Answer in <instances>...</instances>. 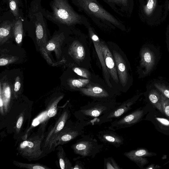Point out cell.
<instances>
[{
    "instance_id": "obj_10",
    "label": "cell",
    "mask_w": 169,
    "mask_h": 169,
    "mask_svg": "<svg viewBox=\"0 0 169 169\" xmlns=\"http://www.w3.org/2000/svg\"><path fill=\"white\" fill-rule=\"evenodd\" d=\"M72 1L75 4L79 5L100 18L106 20L116 25H120L118 21L101 8L95 2V0H72Z\"/></svg>"
},
{
    "instance_id": "obj_23",
    "label": "cell",
    "mask_w": 169,
    "mask_h": 169,
    "mask_svg": "<svg viewBox=\"0 0 169 169\" xmlns=\"http://www.w3.org/2000/svg\"><path fill=\"white\" fill-rule=\"evenodd\" d=\"M156 89L169 99V87L163 83H156L154 84Z\"/></svg>"
},
{
    "instance_id": "obj_22",
    "label": "cell",
    "mask_w": 169,
    "mask_h": 169,
    "mask_svg": "<svg viewBox=\"0 0 169 169\" xmlns=\"http://www.w3.org/2000/svg\"><path fill=\"white\" fill-rule=\"evenodd\" d=\"M72 65V69L73 72L84 78L97 81H101L104 80L100 78L99 76L95 75L91 73L89 69L73 64Z\"/></svg>"
},
{
    "instance_id": "obj_36",
    "label": "cell",
    "mask_w": 169,
    "mask_h": 169,
    "mask_svg": "<svg viewBox=\"0 0 169 169\" xmlns=\"http://www.w3.org/2000/svg\"><path fill=\"white\" fill-rule=\"evenodd\" d=\"M154 2L153 0H149L147 5V8L149 9H152L153 7Z\"/></svg>"
},
{
    "instance_id": "obj_1",
    "label": "cell",
    "mask_w": 169,
    "mask_h": 169,
    "mask_svg": "<svg viewBox=\"0 0 169 169\" xmlns=\"http://www.w3.org/2000/svg\"><path fill=\"white\" fill-rule=\"evenodd\" d=\"M50 6L52 12L42 8L41 11L46 19L65 30L80 23V16L73 9L68 0H52Z\"/></svg>"
},
{
    "instance_id": "obj_38",
    "label": "cell",
    "mask_w": 169,
    "mask_h": 169,
    "mask_svg": "<svg viewBox=\"0 0 169 169\" xmlns=\"http://www.w3.org/2000/svg\"><path fill=\"white\" fill-rule=\"evenodd\" d=\"M83 167H80L79 165H78V164L76 165H75V167L73 168V169H83Z\"/></svg>"
},
{
    "instance_id": "obj_20",
    "label": "cell",
    "mask_w": 169,
    "mask_h": 169,
    "mask_svg": "<svg viewBox=\"0 0 169 169\" xmlns=\"http://www.w3.org/2000/svg\"><path fill=\"white\" fill-rule=\"evenodd\" d=\"M24 16L20 17L16 19L13 27L14 38L17 44H19L22 42L24 35Z\"/></svg>"
},
{
    "instance_id": "obj_39",
    "label": "cell",
    "mask_w": 169,
    "mask_h": 169,
    "mask_svg": "<svg viewBox=\"0 0 169 169\" xmlns=\"http://www.w3.org/2000/svg\"><path fill=\"white\" fill-rule=\"evenodd\" d=\"M3 105V101L2 97V94H1V97H0V106L2 107Z\"/></svg>"
},
{
    "instance_id": "obj_30",
    "label": "cell",
    "mask_w": 169,
    "mask_h": 169,
    "mask_svg": "<svg viewBox=\"0 0 169 169\" xmlns=\"http://www.w3.org/2000/svg\"><path fill=\"white\" fill-rule=\"evenodd\" d=\"M21 87V84L20 82V79L19 77H17L16 79L14 84V90L15 92L18 91Z\"/></svg>"
},
{
    "instance_id": "obj_32",
    "label": "cell",
    "mask_w": 169,
    "mask_h": 169,
    "mask_svg": "<svg viewBox=\"0 0 169 169\" xmlns=\"http://www.w3.org/2000/svg\"><path fill=\"white\" fill-rule=\"evenodd\" d=\"M24 121V118L22 116H21L19 118L18 120L16 127L18 129H20L22 126Z\"/></svg>"
},
{
    "instance_id": "obj_24",
    "label": "cell",
    "mask_w": 169,
    "mask_h": 169,
    "mask_svg": "<svg viewBox=\"0 0 169 169\" xmlns=\"http://www.w3.org/2000/svg\"><path fill=\"white\" fill-rule=\"evenodd\" d=\"M161 98L164 115L169 119V99L161 93Z\"/></svg>"
},
{
    "instance_id": "obj_34",
    "label": "cell",
    "mask_w": 169,
    "mask_h": 169,
    "mask_svg": "<svg viewBox=\"0 0 169 169\" xmlns=\"http://www.w3.org/2000/svg\"><path fill=\"white\" fill-rule=\"evenodd\" d=\"M161 167L159 166V165H155L154 164H151L147 166L145 168H144V169H160Z\"/></svg>"
},
{
    "instance_id": "obj_9",
    "label": "cell",
    "mask_w": 169,
    "mask_h": 169,
    "mask_svg": "<svg viewBox=\"0 0 169 169\" xmlns=\"http://www.w3.org/2000/svg\"><path fill=\"white\" fill-rule=\"evenodd\" d=\"M16 19L9 10L0 17V44L3 45L14 37L13 27Z\"/></svg>"
},
{
    "instance_id": "obj_19",
    "label": "cell",
    "mask_w": 169,
    "mask_h": 169,
    "mask_svg": "<svg viewBox=\"0 0 169 169\" xmlns=\"http://www.w3.org/2000/svg\"><path fill=\"white\" fill-rule=\"evenodd\" d=\"M147 97L149 103L164 114L161 104V93L160 91L156 89L151 90L148 93Z\"/></svg>"
},
{
    "instance_id": "obj_15",
    "label": "cell",
    "mask_w": 169,
    "mask_h": 169,
    "mask_svg": "<svg viewBox=\"0 0 169 169\" xmlns=\"http://www.w3.org/2000/svg\"><path fill=\"white\" fill-rule=\"evenodd\" d=\"M97 142L93 139L82 140L74 145L75 153L83 157L90 156L97 149Z\"/></svg>"
},
{
    "instance_id": "obj_5",
    "label": "cell",
    "mask_w": 169,
    "mask_h": 169,
    "mask_svg": "<svg viewBox=\"0 0 169 169\" xmlns=\"http://www.w3.org/2000/svg\"><path fill=\"white\" fill-rule=\"evenodd\" d=\"M101 44L105 64L110 76L112 85L116 91H121L117 68L113 56L106 43L101 40Z\"/></svg>"
},
{
    "instance_id": "obj_16",
    "label": "cell",
    "mask_w": 169,
    "mask_h": 169,
    "mask_svg": "<svg viewBox=\"0 0 169 169\" xmlns=\"http://www.w3.org/2000/svg\"><path fill=\"white\" fill-rule=\"evenodd\" d=\"M65 39V33L60 29L56 32L51 39L48 41L45 47L46 51H54L56 58L59 59L62 54L61 47Z\"/></svg>"
},
{
    "instance_id": "obj_4",
    "label": "cell",
    "mask_w": 169,
    "mask_h": 169,
    "mask_svg": "<svg viewBox=\"0 0 169 169\" xmlns=\"http://www.w3.org/2000/svg\"><path fill=\"white\" fill-rule=\"evenodd\" d=\"M79 91L84 96L97 99H110L116 92H118L109 88L105 82L93 83Z\"/></svg>"
},
{
    "instance_id": "obj_14",
    "label": "cell",
    "mask_w": 169,
    "mask_h": 169,
    "mask_svg": "<svg viewBox=\"0 0 169 169\" xmlns=\"http://www.w3.org/2000/svg\"><path fill=\"white\" fill-rule=\"evenodd\" d=\"M89 33L91 40H92L95 50H96L98 59H99L101 63L104 80L109 88L115 90L112 85L110 76L105 64L104 56L101 50V41L97 35L95 34L92 30H90Z\"/></svg>"
},
{
    "instance_id": "obj_26",
    "label": "cell",
    "mask_w": 169,
    "mask_h": 169,
    "mask_svg": "<svg viewBox=\"0 0 169 169\" xmlns=\"http://www.w3.org/2000/svg\"><path fill=\"white\" fill-rule=\"evenodd\" d=\"M81 132L73 131L63 136L61 140L63 142H68L78 136L80 134Z\"/></svg>"
},
{
    "instance_id": "obj_7",
    "label": "cell",
    "mask_w": 169,
    "mask_h": 169,
    "mask_svg": "<svg viewBox=\"0 0 169 169\" xmlns=\"http://www.w3.org/2000/svg\"><path fill=\"white\" fill-rule=\"evenodd\" d=\"M143 120L151 122L158 132L169 136V119L151 104Z\"/></svg>"
},
{
    "instance_id": "obj_12",
    "label": "cell",
    "mask_w": 169,
    "mask_h": 169,
    "mask_svg": "<svg viewBox=\"0 0 169 169\" xmlns=\"http://www.w3.org/2000/svg\"><path fill=\"white\" fill-rule=\"evenodd\" d=\"M140 55L141 61L138 70L143 75H145L149 73L155 65L156 56L153 51L147 47L142 49Z\"/></svg>"
},
{
    "instance_id": "obj_18",
    "label": "cell",
    "mask_w": 169,
    "mask_h": 169,
    "mask_svg": "<svg viewBox=\"0 0 169 169\" xmlns=\"http://www.w3.org/2000/svg\"><path fill=\"white\" fill-rule=\"evenodd\" d=\"M103 82H105V81H97L84 78L79 75L78 78L69 79L68 81V84L70 89L75 91H79L80 89L87 87L93 83Z\"/></svg>"
},
{
    "instance_id": "obj_8",
    "label": "cell",
    "mask_w": 169,
    "mask_h": 169,
    "mask_svg": "<svg viewBox=\"0 0 169 169\" xmlns=\"http://www.w3.org/2000/svg\"><path fill=\"white\" fill-rule=\"evenodd\" d=\"M150 104H148L142 108H139L122 118L117 120L111 124L112 128L116 129L129 127L143 120L149 110Z\"/></svg>"
},
{
    "instance_id": "obj_3",
    "label": "cell",
    "mask_w": 169,
    "mask_h": 169,
    "mask_svg": "<svg viewBox=\"0 0 169 169\" xmlns=\"http://www.w3.org/2000/svg\"><path fill=\"white\" fill-rule=\"evenodd\" d=\"M86 41L83 38L73 40L69 46L68 53L75 63L74 65L89 69L91 59Z\"/></svg>"
},
{
    "instance_id": "obj_11",
    "label": "cell",
    "mask_w": 169,
    "mask_h": 169,
    "mask_svg": "<svg viewBox=\"0 0 169 169\" xmlns=\"http://www.w3.org/2000/svg\"><path fill=\"white\" fill-rule=\"evenodd\" d=\"M140 96V95H137L101 116L100 118V121L108 122L120 117L131 110V106L138 100Z\"/></svg>"
},
{
    "instance_id": "obj_27",
    "label": "cell",
    "mask_w": 169,
    "mask_h": 169,
    "mask_svg": "<svg viewBox=\"0 0 169 169\" xmlns=\"http://www.w3.org/2000/svg\"><path fill=\"white\" fill-rule=\"evenodd\" d=\"M2 88V93L3 97L5 100H9L11 96V91L10 86L8 84L4 83L3 84Z\"/></svg>"
},
{
    "instance_id": "obj_37",
    "label": "cell",
    "mask_w": 169,
    "mask_h": 169,
    "mask_svg": "<svg viewBox=\"0 0 169 169\" xmlns=\"http://www.w3.org/2000/svg\"><path fill=\"white\" fill-rule=\"evenodd\" d=\"M110 1L122 3H125L126 1V0H110Z\"/></svg>"
},
{
    "instance_id": "obj_28",
    "label": "cell",
    "mask_w": 169,
    "mask_h": 169,
    "mask_svg": "<svg viewBox=\"0 0 169 169\" xmlns=\"http://www.w3.org/2000/svg\"><path fill=\"white\" fill-rule=\"evenodd\" d=\"M20 166L21 167L26 168L28 169H45L47 168L42 165L35 164H26L20 163Z\"/></svg>"
},
{
    "instance_id": "obj_40",
    "label": "cell",
    "mask_w": 169,
    "mask_h": 169,
    "mask_svg": "<svg viewBox=\"0 0 169 169\" xmlns=\"http://www.w3.org/2000/svg\"><path fill=\"white\" fill-rule=\"evenodd\" d=\"M167 47L168 49V50L169 52V39L167 41Z\"/></svg>"
},
{
    "instance_id": "obj_31",
    "label": "cell",
    "mask_w": 169,
    "mask_h": 169,
    "mask_svg": "<svg viewBox=\"0 0 169 169\" xmlns=\"http://www.w3.org/2000/svg\"><path fill=\"white\" fill-rule=\"evenodd\" d=\"M57 113V110L54 108H52L49 110L48 112V115L49 117H54Z\"/></svg>"
},
{
    "instance_id": "obj_2",
    "label": "cell",
    "mask_w": 169,
    "mask_h": 169,
    "mask_svg": "<svg viewBox=\"0 0 169 169\" xmlns=\"http://www.w3.org/2000/svg\"><path fill=\"white\" fill-rule=\"evenodd\" d=\"M107 44L115 60L121 91L126 92L133 83L131 65L126 54L117 44L108 42Z\"/></svg>"
},
{
    "instance_id": "obj_17",
    "label": "cell",
    "mask_w": 169,
    "mask_h": 169,
    "mask_svg": "<svg viewBox=\"0 0 169 169\" xmlns=\"http://www.w3.org/2000/svg\"><path fill=\"white\" fill-rule=\"evenodd\" d=\"M98 138L101 142L110 143L116 147H118L124 143L123 137L115 132L106 130L99 133Z\"/></svg>"
},
{
    "instance_id": "obj_35",
    "label": "cell",
    "mask_w": 169,
    "mask_h": 169,
    "mask_svg": "<svg viewBox=\"0 0 169 169\" xmlns=\"http://www.w3.org/2000/svg\"><path fill=\"white\" fill-rule=\"evenodd\" d=\"M59 164L61 169H64L66 168L65 161L62 158H61L59 160Z\"/></svg>"
},
{
    "instance_id": "obj_33",
    "label": "cell",
    "mask_w": 169,
    "mask_h": 169,
    "mask_svg": "<svg viewBox=\"0 0 169 169\" xmlns=\"http://www.w3.org/2000/svg\"><path fill=\"white\" fill-rule=\"evenodd\" d=\"M65 124V121H62L60 122L57 126V130L58 131H61L64 127Z\"/></svg>"
},
{
    "instance_id": "obj_29",
    "label": "cell",
    "mask_w": 169,
    "mask_h": 169,
    "mask_svg": "<svg viewBox=\"0 0 169 169\" xmlns=\"http://www.w3.org/2000/svg\"><path fill=\"white\" fill-rule=\"evenodd\" d=\"M14 58H3L1 57L0 59V65L4 66L14 62L15 59Z\"/></svg>"
},
{
    "instance_id": "obj_6",
    "label": "cell",
    "mask_w": 169,
    "mask_h": 169,
    "mask_svg": "<svg viewBox=\"0 0 169 169\" xmlns=\"http://www.w3.org/2000/svg\"><path fill=\"white\" fill-rule=\"evenodd\" d=\"M116 103L110 101H101L90 103L83 107L80 111L82 116L94 118L103 116L116 107Z\"/></svg>"
},
{
    "instance_id": "obj_13",
    "label": "cell",
    "mask_w": 169,
    "mask_h": 169,
    "mask_svg": "<svg viewBox=\"0 0 169 169\" xmlns=\"http://www.w3.org/2000/svg\"><path fill=\"white\" fill-rule=\"evenodd\" d=\"M124 155L136 163L141 169H144L145 165L149 164V161L146 157L157 156L156 153L150 152L144 148H139L124 153Z\"/></svg>"
},
{
    "instance_id": "obj_25",
    "label": "cell",
    "mask_w": 169,
    "mask_h": 169,
    "mask_svg": "<svg viewBox=\"0 0 169 169\" xmlns=\"http://www.w3.org/2000/svg\"><path fill=\"white\" fill-rule=\"evenodd\" d=\"M105 168L107 169H122L116 163L113 158H109L105 159Z\"/></svg>"
},
{
    "instance_id": "obj_21",
    "label": "cell",
    "mask_w": 169,
    "mask_h": 169,
    "mask_svg": "<svg viewBox=\"0 0 169 169\" xmlns=\"http://www.w3.org/2000/svg\"><path fill=\"white\" fill-rule=\"evenodd\" d=\"M8 5L9 10L12 13L16 19L24 16L22 9L23 7L22 0H3Z\"/></svg>"
}]
</instances>
